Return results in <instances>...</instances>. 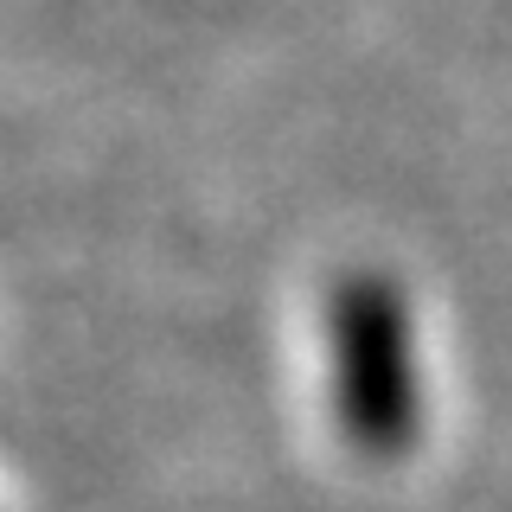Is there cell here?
<instances>
[{
	"label": "cell",
	"instance_id": "obj_1",
	"mask_svg": "<svg viewBox=\"0 0 512 512\" xmlns=\"http://www.w3.org/2000/svg\"><path fill=\"white\" fill-rule=\"evenodd\" d=\"M333 410L352 448L391 461L416 442V346L410 314L384 276H346L333 288Z\"/></svg>",
	"mask_w": 512,
	"mask_h": 512
}]
</instances>
